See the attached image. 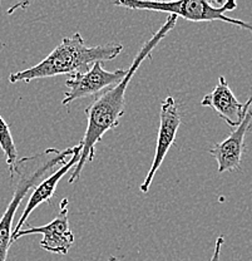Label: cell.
<instances>
[{"label":"cell","instance_id":"obj_13","mask_svg":"<svg viewBox=\"0 0 252 261\" xmlns=\"http://www.w3.org/2000/svg\"><path fill=\"white\" fill-rule=\"evenodd\" d=\"M108 261H119V260H118V259H116V257H110V259L108 260Z\"/></svg>","mask_w":252,"mask_h":261},{"label":"cell","instance_id":"obj_4","mask_svg":"<svg viewBox=\"0 0 252 261\" xmlns=\"http://www.w3.org/2000/svg\"><path fill=\"white\" fill-rule=\"evenodd\" d=\"M73 152H74V147L58 149L53 159L44 160L32 171L25 170V157L18 160L17 166H15V175H18L19 179L17 181L12 201L0 219V261H7L8 252L12 246L13 221H14L15 214H17L21 201L50 170H53L58 165L67 163V157L72 156Z\"/></svg>","mask_w":252,"mask_h":261},{"label":"cell","instance_id":"obj_1","mask_svg":"<svg viewBox=\"0 0 252 261\" xmlns=\"http://www.w3.org/2000/svg\"><path fill=\"white\" fill-rule=\"evenodd\" d=\"M178 18L176 15H168L163 25L153 34L150 40L143 44L139 49L138 54L135 56L133 63L129 67L128 73L123 81L119 82L116 86L110 87L107 91L102 92L96 99L86 108L87 116V129L84 133L82 141H80V154L77 165L72 170V175L69 177V184H74L80 177L84 166L87 162L93 161L96 157V146L102 141L103 136L108 132L117 128L119 119L124 114L126 108V91L133 75L141 64L147 58H151L153 49L159 44L163 38L172 31L177 24Z\"/></svg>","mask_w":252,"mask_h":261},{"label":"cell","instance_id":"obj_2","mask_svg":"<svg viewBox=\"0 0 252 261\" xmlns=\"http://www.w3.org/2000/svg\"><path fill=\"white\" fill-rule=\"evenodd\" d=\"M123 50V45L119 43H107L101 45H88L79 32H75L70 37L62 39L39 63L19 70L9 75L10 83L28 82L43 78L55 77L62 74H75L84 73L93 64L103 63L117 58Z\"/></svg>","mask_w":252,"mask_h":261},{"label":"cell","instance_id":"obj_5","mask_svg":"<svg viewBox=\"0 0 252 261\" xmlns=\"http://www.w3.org/2000/svg\"><path fill=\"white\" fill-rule=\"evenodd\" d=\"M127 73L128 69H117L109 72L103 68L102 63H96L87 72L72 74L66 81L68 91L64 94L62 105H70L80 98L99 96L105 88H110L123 81Z\"/></svg>","mask_w":252,"mask_h":261},{"label":"cell","instance_id":"obj_10","mask_svg":"<svg viewBox=\"0 0 252 261\" xmlns=\"http://www.w3.org/2000/svg\"><path fill=\"white\" fill-rule=\"evenodd\" d=\"M201 106L212 108L231 127H237L245 114V105L238 102L223 75L218 77L213 91L202 98Z\"/></svg>","mask_w":252,"mask_h":261},{"label":"cell","instance_id":"obj_6","mask_svg":"<svg viewBox=\"0 0 252 261\" xmlns=\"http://www.w3.org/2000/svg\"><path fill=\"white\" fill-rule=\"evenodd\" d=\"M181 112L178 105L176 103L175 98L168 96L166 99L162 102L161 111H159V127L158 136H157V145L154 149V157L150 171L147 176L141 184L139 189L143 194H147L150 191V187L156 176L157 171L163 163L164 157L167 156L168 151L173 146L176 140V135L181 126Z\"/></svg>","mask_w":252,"mask_h":261},{"label":"cell","instance_id":"obj_12","mask_svg":"<svg viewBox=\"0 0 252 261\" xmlns=\"http://www.w3.org/2000/svg\"><path fill=\"white\" fill-rule=\"evenodd\" d=\"M225 244V238L223 236H218L217 240H216L215 244V250H213L212 257H211L210 261H219V256H221V250L222 246Z\"/></svg>","mask_w":252,"mask_h":261},{"label":"cell","instance_id":"obj_7","mask_svg":"<svg viewBox=\"0 0 252 261\" xmlns=\"http://www.w3.org/2000/svg\"><path fill=\"white\" fill-rule=\"evenodd\" d=\"M68 205H69L68 198H63L61 202V212L53 221L44 226L21 228L20 231L12 235V244L23 236L40 233L43 235L42 241H40L42 249L53 254L67 255L74 244V235L70 231L69 220H68Z\"/></svg>","mask_w":252,"mask_h":261},{"label":"cell","instance_id":"obj_8","mask_svg":"<svg viewBox=\"0 0 252 261\" xmlns=\"http://www.w3.org/2000/svg\"><path fill=\"white\" fill-rule=\"evenodd\" d=\"M252 128V96L245 103V114L241 123L222 142L210 148V154L217 161L219 173L231 172L241 168L242 154L245 151V136Z\"/></svg>","mask_w":252,"mask_h":261},{"label":"cell","instance_id":"obj_9","mask_svg":"<svg viewBox=\"0 0 252 261\" xmlns=\"http://www.w3.org/2000/svg\"><path fill=\"white\" fill-rule=\"evenodd\" d=\"M80 148H82L80 145L74 146V152H73L69 161H67V163L62 165V167L59 168V170L54 171L49 177L42 179V181L34 187V191L32 192L31 197H29L28 202H26L25 208H24L20 219H19L17 226H15L14 230H13V233L18 232V231H20L21 228H23L24 225H25L26 220H28V217L31 216L32 212H33L38 206L42 205V203L49 202L51 198H53L59 181H61V179L63 178L70 170H73L74 166L77 165L78 160H79Z\"/></svg>","mask_w":252,"mask_h":261},{"label":"cell","instance_id":"obj_3","mask_svg":"<svg viewBox=\"0 0 252 261\" xmlns=\"http://www.w3.org/2000/svg\"><path fill=\"white\" fill-rule=\"evenodd\" d=\"M117 7H123L133 10H151V12L168 13V15H176L189 21H213L219 20L231 24L252 33V23L234 19L226 15L237 8L234 0L223 3L215 7L212 2L207 0H180V2H153V0H118L113 3Z\"/></svg>","mask_w":252,"mask_h":261},{"label":"cell","instance_id":"obj_11","mask_svg":"<svg viewBox=\"0 0 252 261\" xmlns=\"http://www.w3.org/2000/svg\"><path fill=\"white\" fill-rule=\"evenodd\" d=\"M0 148L4 152L5 161L9 167L10 177L14 179L15 177V166L18 162V149L15 146L14 138L10 132L9 124L5 122V119L0 116Z\"/></svg>","mask_w":252,"mask_h":261}]
</instances>
